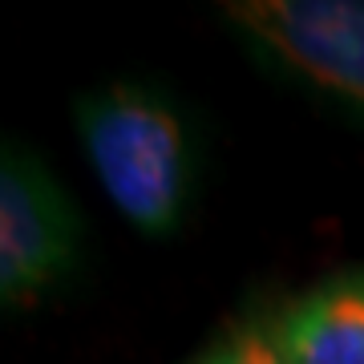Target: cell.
Wrapping results in <instances>:
<instances>
[{"mask_svg":"<svg viewBox=\"0 0 364 364\" xmlns=\"http://www.w3.org/2000/svg\"><path fill=\"white\" fill-rule=\"evenodd\" d=\"M73 126L117 215L154 239L174 231L195 186V142L178 105L138 81H109L77 97Z\"/></svg>","mask_w":364,"mask_h":364,"instance_id":"1","label":"cell"},{"mask_svg":"<svg viewBox=\"0 0 364 364\" xmlns=\"http://www.w3.org/2000/svg\"><path fill=\"white\" fill-rule=\"evenodd\" d=\"M81 255L73 198L28 146L0 154V299L25 308L61 284Z\"/></svg>","mask_w":364,"mask_h":364,"instance_id":"3","label":"cell"},{"mask_svg":"<svg viewBox=\"0 0 364 364\" xmlns=\"http://www.w3.org/2000/svg\"><path fill=\"white\" fill-rule=\"evenodd\" d=\"M223 16L284 77L364 109V0H235Z\"/></svg>","mask_w":364,"mask_h":364,"instance_id":"2","label":"cell"},{"mask_svg":"<svg viewBox=\"0 0 364 364\" xmlns=\"http://www.w3.org/2000/svg\"><path fill=\"white\" fill-rule=\"evenodd\" d=\"M191 364H291V360L275 344L267 320H247V324H235L231 332L215 336Z\"/></svg>","mask_w":364,"mask_h":364,"instance_id":"5","label":"cell"},{"mask_svg":"<svg viewBox=\"0 0 364 364\" xmlns=\"http://www.w3.org/2000/svg\"><path fill=\"white\" fill-rule=\"evenodd\" d=\"M267 328L291 364H364V263L279 304Z\"/></svg>","mask_w":364,"mask_h":364,"instance_id":"4","label":"cell"}]
</instances>
